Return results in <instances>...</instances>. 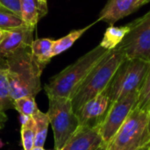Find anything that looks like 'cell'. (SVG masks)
I'll use <instances>...</instances> for the list:
<instances>
[{
	"label": "cell",
	"mask_w": 150,
	"mask_h": 150,
	"mask_svg": "<svg viewBox=\"0 0 150 150\" xmlns=\"http://www.w3.org/2000/svg\"><path fill=\"white\" fill-rule=\"evenodd\" d=\"M111 101L104 91L87 101L76 112L80 126H98L107 113Z\"/></svg>",
	"instance_id": "cell-9"
},
{
	"label": "cell",
	"mask_w": 150,
	"mask_h": 150,
	"mask_svg": "<svg viewBox=\"0 0 150 150\" xmlns=\"http://www.w3.org/2000/svg\"><path fill=\"white\" fill-rule=\"evenodd\" d=\"M149 150H150V147H149Z\"/></svg>",
	"instance_id": "cell-33"
},
{
	"label": "cell",
	"mask_w": 150,
	"mask_h": 150,
	"mask_svg": "<svg viewBox=\"0 0 150 150\" xmlns=\"http://www.w3.org/2000/svg\"><path fill=\"white\" fill-rule=\"evenodd\" d=\"M47 13V2L42 0H20V16L25 25L35 28L38 21Z\"/></svg>",
	"instance_id": "cell-13"
},
{
	"label": "cell",
	"mask_w": 150,
	"mask_h": 150,
	"mask_svg": "<svg viewBox=\"0 0 150 150\" xmlns=\"http://www.w3.org/2000/svg\"><path fill=\"white\" fill-rule=\"evenodd\" d=\"M103 144L98 126H80L61 150H98Z\"/></svg>",
	"instance_id": "cell-11"
},
{
	"label": "cell",
	"mask_w": 150,
	"mask_h": 150,
	"mask_svg": "<svg viewBox=\"0 0 150 150\" xmlns=\"http://www.w3.org/2000/svg\"><path fill=\"white\" fill-rule=\"evenodd\" d=\"M98 22V20H96L95 22L91 23V25L81 28V29H77V30H74L71 31L69 34H67L66 36L56 40L54 41L53 44V49H52V56H55L60 54L61 53L66 51L67 49H69L70 47H72V45L87 31L89 30L91 27H92L96 23Z\"/></svg>",
	"instance_id": "cell-16"
},
{
	"label": "cell",
	"mask_w": 150,
	"mask_h": 150,
	"mask_svg": "<svg viewBox=\"0 0 150 150\" xmlns=\"http://www.w3.org/2000/svg\"><path fill=\"white\" fill-rule=\"evenodd\" d=\"M13 100L36 95L41 91L40 76L43 69L32 56L31 47L21 48L4 60Z\"/></svg>",
	"instance_id": "cell-2"
},
{
	"label": "cell",
	"mask_w": 150,
	"mask_h": 150,
	"mask_svg": "<svg viewBox=\"0 0 150 150\" xmlns=\"http://www.w3.org/2000/svg\"><path fill=\"white\" fill-rule=\"evenodd\" d=\"M14 109L19 112L20 115L33 117L39 110L35 97L24 96L14 100Z\"/></svg>",
	"instance_id": "cell-21"
},
{
	"label": "cell",
	"mask_w": 150,
	"mask_h": 150,
	"mask_svg": "<svg viewBox=\"0 0 150 150\" xmlns=\"http://www.w3.org/2000/svg\"><path fill=\"white\" fill-rule=\"evenodd\" d=\"M128 25V33L115 48L127 60L138 59L150 62V10Z\"/></svg>",
	"instance_id": "cell-7"
},
{
	"label": "cell",
	"mask_w": 150,
	"mask_h": 150,
	"mask_svg": "<svg viewBox=\"0 0 150 150\" xmlns=\"http://www.w3.org/2000/svg\"><path fill=\"white\" fill-rule=\"evenodd\" d=\"M10 109H14V100L11 95L6 66L0 65V114Z\"/></svg>",
	"instance_id": "cell-17"
},
{
	"label": "cell",
	"mask_w": 150,
	"mask_h": 150,
	"mask_svg": "<svg viewBox=\"0 0 150 150\" xmlns=\"http://www.w3.org/2000/svg\"><path fill=\"white\" fill-rule=\"evenodd\" d=\"M110 51L98 45L51 77L44 85L47 98L59 97L71 99L90 72Z\"/></svg>",
	"instance_id": "cell-1"
},
{
	"label": "cell",
	"mask_w": 150,
	"mask_h": 150,
	"mask_svg": "<svg viewBox=\"0 0 150 150\" xmlns=\"http://www.w3.org/2000/svg\"><path fill=\"white\" fill-rule=\"evenodd\" d=\"M4 35H5V31L0 30V43H1V41L3 40V39H4Z\"/></svg>",
	"instance_id": "cell-25"
},
{
	"label": "cell",
	"mask_w": 150,
	"mask_h": 150,
	"mask_svg": "<svg viewBox=\"0 0 150 150\" xmlns=\"http://www.w3.org/2000/svg\"><path fill=\"white\" fill-rule=\"evenodd\" d=\"M126 60L124 54L117 48L111 50L102 61L90 72L78 87L71 103L76 112L87 101L103 92L112 79L120 64Z\"/></svg>",
	"instance_id": "cell-3"
},
{
	"label": "cell",
	"mask_w": 150,
	"mask_h": 150,
	"mask_svg": "<svg viewBox=\"0 0 150 150\" xmlns=\"http://www.w3.org/2000/svg\"><path fill=\"white\" fill-rule=\"evenodd\" d=\"M0 6H1V4H0Z\"/></svg>",
	"instance_id": "cell-34"
},
{
	"label": "cell",
	"mask_w": 150,
	"mask_h": 150,
	"mask_svg": "<svg viewBox=\"0 0 150 150\" xmlns=\"http://www.w3.org/2000/svg\"><path fill=\"white\" fill-rule=\"evenodd\" d=\"M34 121H35V127H36V134H35V141H34V146L35 147H44L48 126H49V119L47 115V113L40 112L38 110L36 113L33 116Z\"/></svg>",
	"instance_id": "cell-18"
},
{
	"label": "cell",
	"mask_w": 150,
	"mask_h": 150,
	"mask_svg": "<svg viewBox=\"0 0 150 150\" xmlns=\"http://www.w3.org/2000/svg\"><path fill=\"white\" fill-rule=\"evenodd\" d=\"M0 4L20 16V0H0Z\"/></svg>",
	"instance_id": "cell-23"
},
{
	"label": "cell",
	"mask_w": 150,
	"mask_h": 150,
	"mask_svg": "<svg viewBox=\"0 0 150 150\" xmlns=\"http://www.w3.org/2000/svg\"><path fill=\"white\" fill-rule=\"evenodd\" d=\"M1 122H3V120H2V118H0V123H1ZM0 126H1V125H0Z\"/></svg>",
	"instance_id": "cell-30"
},
{
	"label": "cell",
	"mask_w": 150,
	"mask_h": 150,
	"mask_svg": "<svg viewBox=\"0 0 150 150\" xmlns=\"http://www.w3.org/2000/svg\"><path fill=\"white\" fill-rule=\"evenodd\" d=\"M148 1H149V0H148Z\"/></svg>",
	"instance_id": "cell-35"
},
{
	"label": "cell",
	"mask_w": 150,
	"mask_h": 150,
	"mask_svg": "<svg viewBox=\"0 0 150 150\" xmlns=\"http://www.w3.org/2000/svg\"><path fill=\"white\" fill-rule=\"evenodd\" d=\"M21 141L24 150H31L34 147L36 127L33 117H30L24 124L21 125Z\"/></svg>",
	"instance_id": "cell-20"
},
{
	"label": "cell",
	"mask_w": 150,
	"mask_h": 150,
	"mask_svg": "<svg viewBox=\"0 0 150 150\" xmlns=\"http://www.w3.org/2000/svg\"><path fill=\"white\" fill-rule=\"evenodd\" d=\"M47 115L54 133V150H61L80 127L71 99L49 98Z\"/></svg>",
	"instance_id": "cell-6"
},
{
	"label": "cell",
	"mask_w": 150,
	"mask_h": 150,
	"mask_svg": "<svg viewBox=\"0 0 150 150\" xmlns=\"http://www.w3.org/2000/svg\"><path fill=\"white\" fill-rule=\"evenodd\" d=\"M148 133L150 136V110L149 112V121H148Z\"/></svg>",
	"instance_id": "cell-26"
},
{
	"label": "cell",
	"mask_w": 150,
	"mask_h": 150,
	"mask_svg": "<svg viewBox=\"0 0 150 150\" xmlns=\"http://www.w3.org/2000/svg\"><path fill=\"white\" fill-rule=\"evenodd\" d=\"M135 108L149 112L150 110V68L138 91Z\"/></svg>",
	"instance_id": "cell-22"
},
{
	"label": "cell",
	"mask_w": 150,
	"mask_h": 150,
	"mask_svg": "<svg viewBox=\"0 0 150 150\" xmlns=\"http://www.w3.org/2000/svg\"><path fill=\"white\" fill-rule=\"evenodd\" d=\"M138 91L134 92L111 104L106 115L98 125L99 133L105 144H108L135 107Z\"/></svg>",
	"instance_id": "cell-8"
},
{
	"label": "cell",
	"mask_w": 150,
	"mask_h": 150,
	"mask_svg": "<svg viewBox=\"0 0 150 150\" xmlns=\"http://www.w3.org/2000/svg\"><path fill=\"white\" fill-rule=\"evenodd\" d=\"M149 112L134 108L106 150H138L150 142L148 133Z\"/></svg>",
	"instance_id": "cell-5"
},
{
	"label": "cell",
	"mask_w": 150,
	"mask_h": 150,
	"mask_svg": "<svg viewBox=\"0 0 150 150\" xmlns=\"http://www.w3.org/2000/svg\"><path fill=\"white\" fill-rule=\"evenodd\" d=\"M149 68L150 62H148L138 59H126L105 90L111 104L139 91Z\"/></svg>",
	"instance_id": "cell-4"
},
{
	"label": "cell",
	"mask_w": 150,
	"mask_h": 150,
	"mask_svg": "<svg viewBox=\"0 0 150 150\" xmlns=\"http://www.w3.org/2000/svg\"><path fill=\"white\" fill-rule=\"evenodd\" d=\"M2 117L4 118V114H0V118H2Z\"/></svg>",
	"instance_id": "cell-29"
},
{
	"label": "cell",
	"mask_w": 150,
	"mask_h": 150,
	"mask_svg": "<svg viewBox=\"0 0 150 150\" xmlns=\"http://www.w3.org/2000/svg\"><path fill=\"white\" fill-rule=\"evenodd\" d=\"M54 40L41 38L33 40L31 45V53L35 62L44 69L52 59Z\"/></svg>",
	"instance_id": "cell-14"
},
{
	"label": "cell",
	"mask_w": 150,
	"mask_h": 150,
	"mask_svg": "<svg viewBox=\"0 0 150 150\" xmlns=\"http://www.w3.org/2000/svg\"><path fill=\"white\" fill-rule=\"evenodd\" d=\"M0 129H1V126H0Z\"/></svg>",
	"instance_id": "cell-32"
},
{
	"label": "cell",
	"mask_w": 150,
	"mask_h": 150,
	"mask_svg": "<svg viewBox=\"0 0 150 150\" xmlns=\"http://www.w3.org/2000/svg\"><path fill=\"white\" fill-rule=\"evenodd\" d=\"M129 31V25H126L124 26H113L110 25L100 42V46L107 50L114 49L124 39L126 34Z\"/></svg>",
	"instance_id": "cell-15"
},
{
	"label": "cell",
	"mask_w": 150,
	"mask_h": 150,
	"mask_svg": "<svg viewBox=\"0 0 150 150\" xmlns=\"http://www.w3.org/2000/svg\"><path fill=\"white\" fill-rule=\"evenodd\" d=\"M25 25L21 17L9 9L0 6V30L8 31Z\"/></svg>",
	"instance_id": "cell-19"
},
{
	"label": "cell",
	"mask_w": 150,
	"mask_h": 150,
	"mask_svg": "<svg viewBox=\"0 0 150 150\" xmlns=\"http://www.w3.org/2000/svg\"><path fill=\"white\" fill-rule=\"evenodd\" d=\"M42 1H44V2H47V0H42Z\"/></svg>",
	"instance_id": "cell-31"
},
{
	"label": "cell",
	"mask_w": 150,
	"mask_h": 150,
	"mask_svg": "<svg viewBox=\"0 0 150 150\" xmlns=\"http://www.w3.org/2000/svg\"><path fill=\"white\" fill-rule=\"evenodd\" d=\"M31 150H46V149H45L43 147H35V146H34V147H33V148Z\"/></svg>",
	"instance_id": "cell-27"
},
{
	"label": "cell",
	"mask_w": 150,
	"mask_h": 150,
	"mask_svg": "<svg viewBox=\"0 0 150 150\" xmlns=\"http://www.w3.org/2000/svg\"><path fill=\"white\" fill-rule=\"evenodd\" d=\"M149 147H150V142H148L147 144H145L143 147H142L141 149H139L138 150H149Z\"/></svg>",
	"instance_id": "cell-24"
},
{
	"label": "cell",
	"mask_w": 150,
	"mask_h": 150,
	"mask_svg": "<svg viewBox=\"0 0 150 150\" xmlns=\"http://www.w3.org/2000/svg\"><path fill=\"white\" fill-rule=\"evenodd\" d=\"M148 2V0H108L97 20L113 25L114 23L132 14Z\"/></svg>",
	"instance_id": "cell-12"
},
{
	"label": "cell",
	"mask_w": 150,
	"mask_h": 150,
	"mask_svg": "<svg viewBox=\"0 0 150 150\" xmlns=\"http://www.w3.org/2000/svg\"><path fill=\"white\" fill-rule=\"evenodd\" d=\"M106 147H107V144L105 143V144H103L98 150H106Z\"/></svg>",
	"instance_id": "cell-28"
},
{
	"label": "cell",
	"mask_w": 150,
	"mask_h": 150,
	"mask_svg": "<svg viewBox=\"0 0 150 150\" xmlns=\"http://www.w3.org/2000/svg\"><path fill=\"white\" fill-rule=\"evenodd\" d=\"M34 28L27 25L5 31V35L0 43V60L4 61L18 50L31 47L33 41Z\"/></svg>",
	"instance_id": "cell-10"
}]
</instances>
